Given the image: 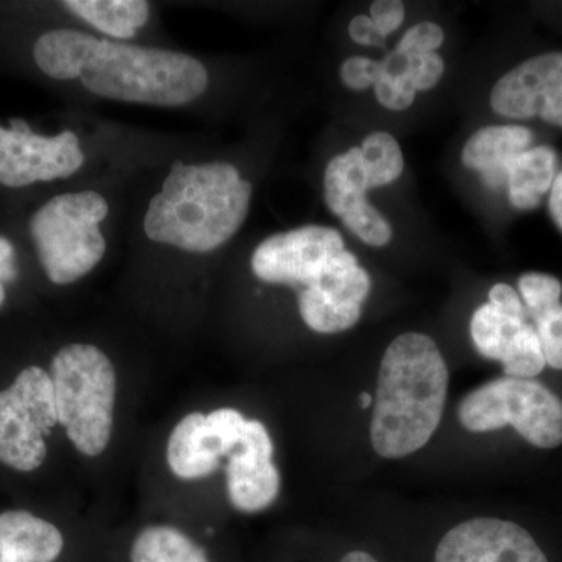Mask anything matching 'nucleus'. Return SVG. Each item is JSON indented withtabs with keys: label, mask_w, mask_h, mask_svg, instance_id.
I'll return each instance as SVG.
<instances>
[{
	"label": "nucleus",
	"mask_w": 562,
	"mask_h": 562,
	"mask_svg": "<svg viewBox=\"0 0 562 562\" xmlns=\"http://www.w3.org/2000/svg\"><path fill=\"white\" fill-rule=\"evenodd\" d=\"M58 424L80 453L105 452L113 431L116 372L101 349L91 344L63 347L50 364Z\"/></svg>",
	"instance_id": "7ed1b4c3"
},
{
	"label": "nucleus",
	"mask_w": 562,
	"mask_h": 562,
	"mask_svg": "<svg viewBox=\"0 0 562 562\" xmlns=\"http://www.w3.org/2000/svg\"><path fill=\"white\" fill-rule=\"evenodd\" d=\"M371 286V277L357 257L344 250L319 283L299 291V312L303 322L322 335L349 330L360 321Z\"/></svg>",
	"instance_id": "9d476101"
},
{
	"label": "nucleus",
	"mask_w": 562,
	"mask_h": 562,
	"mask_svg": "<svg viewBox=\"0 0 562 562\" xmlns=\"http://www.w3.org/2000/svg\"><path fill=\"white\" fill-rule=\"evenodd\" d=\"M532 143L530 128L522 125H490L473 133L461 160L465 168L482 172L484 183L498 188L506 183V166Z\"/></svg>",
	"instance_id": "ddd939ff"
},
{
	"label": "nucleus",
	"mask_w": 562,
	"mask_h": 562,
	"mask_svg": "<svg viewBox=\"0 0 562 562\" xmlns=\"http://www.w3.org/2000/svg\"><path fill=\"white\" fill-rule=\"evenodd\" d=\"M435 562H549L520 525L479 517L452 528L438 543Z\"/></svg>",
	"instance_id": "9b49d317"
},
{
	"label": "nucleus",
	"mask_w": 562,
	"mask_h": 562,
	"mask_svg": "<svg viewBox=\"0 0 562 562\" xmlns=\"http://www.w3.org/2000/svg\"><path fill=\"white\" fill-rule=\"evenodd\" d=\"M80 80L110 101L181 106L201 98L210 76L191 55L99 40Z\"/></svg>",
	"instance_id": "f03ea898"
},
{
	"label": "nucleus",
	"mask_w": 562,
	"mask_h": 562,
	"mask_svg": "<svg viewBox=\"0 0 562 562\" xmlns=\"http://www.w3.org/2000/svg\"><path fill=\"white\" fill-rule=\"evenodd\" d=\"M458 417L472 432L513 427L538 449L562 446V401L536 380H492L469 392L460 403Z\"/></svg>",
	"instance_id": "39448f33"
},
{
	"label": "nucleus",
	"mask_w": 562,
	"mask_h": 562,
	"mask_svg": "<svg viewBox=\"0 0 562 562\" xmlns=\"http://www.w3.org/2000/svg\"><path fill=\"white\" fill-rule=\"evenodd\" d=\"M443 31L441 25L435 22L424 21L414 25L403 35L401 43L395 47L402 54L409 57H420V55L436 54V50L442 46Z\"/></svg>",
	"instance_id": "a878e982"
},
{
	"label": "nucleus",
	"mask_w": 562,
	"mask_h": 562,
	"mask_svg": "<svg viewBox=\"0 0 562 562\" xmlns=\"http://www.w3.org/2000/svg\"><path fill=\"white\" fill-rule=\"evenodd\" d=\"M85 162L76 133L36 135L27 122L11 120L10 128L0 127V184L29 187L36 181L68 179Z\"/></svg>",
	"instance_id": "6e6552de"
},
{
	"label": "nucleus",
	"mask_w": 562,
	"mask_h": 562,
	"mask_svg": "<svg viewBox=\"0 0 562 562\" xmlns=\"http://www.w3.org/2000/svg\"><path fill=\"white\" fill-rule=\"evenodd\" d=\"M65 547L55 525L29 512L0 514V562H54Z\"/></svg>",
	"instance_id": "4468645a"
},
{
	"label": "nucleus",
	"mask_w": 562,
	"mask_h": 562,
	"mask_svg": "<svg viewBox=\"0 0 562 562\" xmlns=\"http://www.w3.org/2000/svg\"><path fill=\"white\" fill-rule=\"evenodd\" d=\"M371 20L383 38L397 31L405 20V5L398 0H376L371 7Z\"/></svg>",
	"instance_id": "c756f323"
},
{
	"label": "nucleus",
	"mask_w": 562,
	"mask_h": 562,
	"mask_svg": "<svg viewBox=\"0 0 562 562\" xmlns=\"http://www.w3.org/2000/svg\"><path fill=\"white\" fill-rule=\"evenodd\" d=\"M109 211L102 194L81 191L57 195L33 214V243L52 283H74L102 261L106 241L99 224Z\"/></svg>",
	"instance_id": "20e7f679"
},
{
	"label": "nucleus",
	"mask_w": 562,
	"mask_h": 562,
	"mask_svg": "<svg viewBox=\"0 0 562 562\" xmlns=\"http://www.w3.org/2000/svg\"><path fill=\"white\" fill-rule=\"evenodd\" d=\"M344 250L341 233L306 225L265 239L251 255V271L266 283L286 284L299 292L319 283Z\"/></svg>",
	"instance_id": "0eeeda50"
},
{
	"label": "nucleus",
	"mask_w": 562,
	"mask_h": 562,
	"mask_svg": "<svg viewBox=\"0 0 562 562\" xmlns=\"http://www.w3.org/2000/svg\"><path fill=\"white\" fill-rule=\"evenodd\" d=\"M95 36L79 31H50L33 47L36 65L55 80L80 79L85 66L98 46Z\"/></svg>",
	"instance_id": "f3484780"
},
{
	"label": "nucleus",
	"mask_w": 562,
	"mask_h": 562,
	"mask_svg": "<svg viewBox=\"0 0 562 562\" xmlns=\"http://www.w3.org/2000/svg\"><path fill=\"white\" fill-rule=\"evenodd\" d=\"M206 424L213 438L220 442L222 452L228 457L241 443L247 419L236 409L221 408L206 414Z\"/></svg>",
	"instance_id": "393cba45"
},
{
	"label": "nucleus",
	"mask_w": 562,
	"mask_h": 562,
	"mask_svg": "<svg viewBox=\"0 0 562 562\" xmlns=\"http://www.w3.org/2000/svg\"><path fill=\"white\" fill-rule=\"evenodd\" d=\"M362 169L369 190L394 183L402 176L403 154L394 136L386 132H373L361 144Z\"/></svg>",
	"instance_id": "412c9836"
},
{
	"label": "nucleus",
	"mask_w": 562,
	"mask_h": 562,
	"mask_svg": "<svg viewBox=\"0 0 562 562\" xmlns=\"http://www.w3.org/2000/svg\"><path fill=\"white\" fill-rule=\"evenodd\" d=\"M449 368L438 344L424 333H403L380 364L371 442L383 458L397 460L427 446L441 424Z\"/></svg>",
	"instance_id": "f257e3e1"
},
{
	"label": "nucleus",
	"mask_w": 562,
	"mask_h": 562,
	"mask_svg": "<svg viewBox=\"0 0 562 562\" xmlns=\"http://www.w3.org/2000/svg\"><path fill=\"white\" fill-rule=\"evenodd\" d=\"M225 476L232 505L246 514L269 508L279 497L280 472L273 464V442L260 420H247L241 443L228 454Z\"/></svg>",
	"instance_id": "f8f14e48"
},
{
	"label": "nucleus",
	"mask_w": 562,
	"mask_h": 562,
	"mask_svg": "<svg viewBox=\"0 0 562 562\" xmlns=\"http://www.w3.org/2000/svg\"><path fill=\"white\" fill-rule=\"evenodd\" d=\"M546 366V357H543L535 325L527 324L512 358L503 364V371L512 379L532 380L543 371Z\"/></svg>",
	"instance_id": "4be33fe9"
},
{
	"label": "nucleus",
	"mask_w": 562,
	"mask_h": 562,
	"mask_svg": "<svg viewBox=\"0 0 562 562\" xmlns=\"http://www.w3.org/2000/svg\"><path fill=\"white\" fill-rule=\"evenodd\" d=\"M358 398H360L362 409L369 408V406L372 405L373 398L372 395L369 394V392H362V394H360V397Z\"/></svg>",
	"instance_id": "c9c22d12"
},
{
	"label": "nucleus",
	"mask_w": 562,
	"mask_h": 562,
	"mask_svg": "<svg viewBox=\"0 0 562 562\" xmlns=\"http://www.w3.org/2000/svg\"><path fill=\"white\" fill-rule=\"evenodd\" d=\"M341 79L351 90L362 91L375 87L379 80V61L368 57H350L342 63Z\"/></svg>",
	"instance_id": "bb28decb"
},
{
	"label": "nucleus",
	"mask_w": 562,
	"mask_h": 562,
	"mask_svg": "<svg viewBox=\"0 0 562 562\" xmlns=\"http://www.w3.org/2000/svg\"><path fill=\"white\" fill-rule=\"evenodd\" d=\"M16 266H14L13 244L0 236V308L5 302V288L3 281L16 279Z\"/></svg>",
	"instance_id": "473e14b6"
},
{
	"label": "nucleus",
	"mask_w": 562,
	"mask_h": 562,
	"mask_svg": "<svg viewBox=\"0 0 562 562\" xmlns=\"http://www.w3.org/2000/svg\"><path fill=\"white\" fill-rule=\"evenodd\" d=\"M63 5L116 40L133 38L150 14L149 3L144 0H66Z\"/></svg>",
	"instance_id": "a211bd4d"
},
{
	"label": "nucleus",
	"mask_w": 562,
	"mask_h": 562,
	"mask_svg": "<svg viewBox=\"0 0 562 562\" xmlns=\"http://www.w3.org/2000/svg\"><path fill=\"white\" fill-rule=\"evenodd\" d=\"M446 65L441 55L427 54L414 57L412 85L416 91H428L442 79Z\"/></svg>",
	"instance_id": "c85d7f7f"
},
{
	"label": "nucleus",
	"mask_w": 562,
	"mask_h": 562,
	"mask_svg": "<svg viewBox=\"0 0 562 562\" xmlns=\"http://www.w3.org/2000/svg\"><path fill=\"white\" fill-rule=\"evenodd\" d=\"M491 106L503 117H541L562 127V52L536 55L505 74L492 88Z\"/></svg>",
	"instance_id": "1a4fd4ad"
},
{
	"label": "nucleus",
	"mask_w": 562,
	"mask_h": 562,
	"mask_svg": "<svg viewBox=\"0 0 562 562\" xmlns=\"http://www.w3.org/2000/svg\"><path fill=\"white\" fill-rule=\"evenodd\" d=\"M349 35L355 43L361 44V46L383 47L384 38L376 31L371 16H364V14L355 16L349 24Z\"/></svg>",
	"instance_id": "2f4dec72"
},
{
	"label": "nucleus",
	"mask_w": 562,
	"mask_h": 562,
	"mask_svg": "<svg viewBox=\"0 0 562 562\" xmlns=\"http://www.w3.org/2000/svg\"><path fill=\"white\" fill-rule=\"evenodd\" d=\"M541 342L543 357L550 368L562 371V305L552 306L531 317Z\"/></svg>",
	"instance_id": "b1692460"
},
{
	"label": "nucleus",
	"mask_w": 562,
	"mask_h": 562,
	"mask_svg": "<svg viewBox=\"0 0 562 562\" xmlns=\"http://www.w3.org/2000/svg\"><path fill=\"white\" fill-rule=\"evenodd\" d=\"M373 88L376 101L391 111L409 109L416 99L417 91L414 90L412 81H395L380 77Z\"/></svg>",
	"instance_id": "cd10ccee"
},
{
	"label": "nucleus",
	"mask_w": 562,
	"mask_h": 562,
	"mask_svg": "<svg viewBox=\"0 0 562 562\" xmlns=\"http://www.w3.org/2000/svg\"><path fill=\"white\" fill-rule=\"evenodd\" d=\"M341 562H379L372 554L361 552V550H355V552L347 553L342 558Z\"/></svg>",
	"instance_id": "f704fd0d"
},
{
	"label": "nucleus",
	"mask_w": 562,
	"mask_h": 562,
	"mask_svg": "<svg viewBox=\"0 0 562 562\" xmlns=\"http://www.w3.org/2000/svg\"><path fill=\"white\" fill-rule=\"evenodd\" d=\"M528 322L498 312L491 303H484L471 321L473 346L487 360L505 364L512 358Z\"/></svg>",
	"instance_id": "6ab92c4d"
},
{
	"label": "nucleus",
	"mask_w": 562,
	"mask_h": 562,
	"mask_svg": "<svg viewBox=\"0 0 562 562\" xmlns=\"http://www.w3.org/2000/svg\"><path fill=\"white\" fill-rule=\"evenodd\" d=\"M557 162V154L549 146L532 147L508 162L506 183L514 209L532 210L539 205L542 195L552 190Z\"/></svg>",
	"instance_id": "dca6fc26"
},
{
	"label": "nucleus",
	"mask_w": 562,
	"mask_h": 562,
	"mask_svg": "<svg viewBox=\"0 0 562 562\" xmlns=\"http://www.w3.org/2000/svg\"><path fill=\"white\" fill-rule=\"evenodd\" d=\"M490 303L503 314L527 321V310H525L519 294H517L509 284L497 283L495 286H492L490 291Z\"/></svg>",
	"instance_id": "7c9ffc66"
},
{
	"label": "nucleus",
	"mask_w": 562,
	"mask_h": 562,
	"mask_svg": "<svg viewBox=\"0 0 562 562\" xmlns=\"http://www.w3.org/2000/svg\"><path fill=\"white\" fill-rule=\"evenodd\" d=\"M519 291L527 306V317H535L560 303L562 284L547 273L528 272L519 279Z\"/></svg>",
	"instance_id": "5701e85b"
},
{
	"label": "nucleus",
	"mask_w": 562,
	"mask_h": 562,
	"mask_svg": "<svg viewBox=\"0 0 562 562\" xmlns=\"http://www.w3.org/2000/svg\"><path fill=\"white\" fill-rule=\"evenodd\" d=\"M224 457L220 442L211 435L205 414H188L173 428L168 442V464L179 479H205L217 471Z\"/></svg>",
	"instance_id": "2eb2a0df"
},
{
	"label": "nucleus",
	"mask_w": 562,
	"mask_h": 562,
	"mask_svg": "<svg viewBox=\"0 0 562 562\" xmlns=\"http://www.w3.org/2000/svg\"><path fill=\"white\" fill-rule=\"evenodd\" d=\"M550 213L553 221L562 232V172L558 173L553 181L552 194H550Z\"/></svg>",
	"instance_id": "72a5a7b5"
},
{
	"label": "nucleus",
	"mask_w": 562,
	"mask_h": 562,
	"mask_svg": "<svg viewBox=\"0 0 562 562\" xmlns=\"http://www.w3.org/2000/svg\"><path fill=\"white\" fill-rule=\"evenodd\" d=\"M57 424L49 373L25 368L9 390L0 391V462L14 471H36L46 461V436Z\"/></svg>",
	"instance_id": "423d86ee"
},
{
	"label": "nucleus",
	"mask_w": 562,
	"mask_h": 562,
	"mask_svg": "<svg viewBox=\"0 0 562 562\" xmlns=\"http://www.w3.org/2000/svg\"><path fill=\"white\" fill-rule=\"evenodd\" d=\"M131 562H210L205 550L179 528L151 525L133 541Z\"/></svg>",
	"instance_id": "aec40b11"
}]
</instances>
